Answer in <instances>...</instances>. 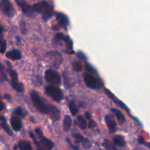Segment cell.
<instances>
[{
  "label": "cell",
  "instance_id": "6da1fadb",
  "mask_svg": "<svg viewBox=\"0 0 150 150\" xmlns=\"http://www.w3.org/2000/svg\"><path fill=\"white\" fill-rule=\"evenodd\" d=\"M34 11L38 13H42L43 15V19L45 21L48 20L52 17L54 12V6L51 3L48 1H43L41 2L37 3L33 6Z\"/></svg>",
  "mask_w": 150,
  "mask_h": 150
},
{
  "label": "cell",
  "instance_id": "7a4b0ae2",
  "mask_svg": "<svg viewBox=\"0 0 150 150\" xmlns=\"http://www.w3.org/2000/svg\"><path fill=\"white\" fill-rule=\"evenodd\" d=\"M30 95L32 103H33L34 105L37 108V109L42 114H48L49 105L45 103L43 100L38 95V92H36L35 91H32Z\"/></svg>",
  "mask_w": 150,
  "mask_h": 150
},
{
  "label": "cell",
  "instance_id": "3957f363",
  "mask_svg": "<svg viewBox=\"0 0 150 150\" xmlns=\"http://www.w3.org/2000/svg\"><path fill=\"white\" fill-rule=\"evenodd\" d=\"M46 93L57 102H59L63 99V93L61 89L55 86H48L45 88Z\"/></svg>",
  "mask_w": 150,
  "mask_h": 150
},
{
  "label": "cell",
  "instance_id": "277c9868",
  "mask_svg": "<svg viewBox=\"0 0 150 150\" xmlns=\"http://www.w3.org/2000/svg\"><path fill=\"white\" fill-rule=\"evenodd\" d=\"M45 79L51 85L59 86L61 83V77L57 71L54 70H48L45 74Z\"/></svg>",
  "mask_w": 150,
  "mask_h": 150
},
{
  "label": "cell",
  "instance_id": "5b68a950",
  "mask_svg": "<svg viewBox=\"0 0 150 150\" xmlns=\"http://www.w3.org/2000/svg\"><path fill=\"white\" fill-rule=\"evenodd\" d=\"M84 83L88 87L91 89H99L103 86V83H99L96 78L92 74H85L83 76Z\"/></svg>",
  "mask_w": 150,
  "mask_h": 150
},
{
  "label": "cell",
  "instance_id": "8992f818",
  "mask_svg": "<svg viewBox=\"0 0 150 150\" xmlns=\"http://www.w3.org/2000/svg\"><path fill=\"white\" fill-rule=\"evenodd\" d=\"M0 8L1 11L9 17H12L15 13L14 8L9 0H1L0 3Z\"/></svg>",
  "mask_w": 150,
  "mask_h": 150
},
{
  "label": "cell",
  "instance_id": "52a82bcc",
  "mask_svg": "<svg viewBox=\"0 0 150 150\" xmlns=\"http://www.w3.org/2000/svg\"><path fill=\"white\" fill-rule=\"evenodd\" d=\"M17 3L18 5L21 8V10L23 13H25L27 16H30L33 14L34 10L32 6L29 5L26 0H15Z\"/></svg>",
  "mask_w": 150,
  "mask_h": 150
},
{
  "label": "cell",
  "instance_id": "ba28073f",
  "mask_svg": "<svg viewBox=\"0 0 150 150\" xmlns=\"http://www.w3.org/2000/svg\"><path fill=\"white\" fill-rule=\"evenodd\" d=\"M105 120L110 132L111 133H114L117 130V123H116L114 117L112 115L107 114L105 117Z\"/></svg>",
  "mask_w": 150,
  "mask_h": 150
},
{
  "label": "cell",
  "instance_id": "9c48e42d",
  "mask_svg": "<svg viewBox=\"0 0 150 150\" xmlns=\"http://www.w3.org/2000/svg\"><path fill=\"white\" fill-rule=\"evenodd\" d=\"M105 94H106V95H108V97H109L110 99L114 101V103H117V105H120V106L122 108H123V109H125V111H128V112H130V110H129V108H127V105H126L124 103L122 102L121 100H119L118 98H117V97H115V95H114V94L112 93V92H110V91L108 90V89H105Z\"/></svg>",
  "mask_w": 150,
  "mask_h": 150
},
{
  "label": "cell",
  "instance_id": "30bf717a",
  "mask_svg": "<svg viewBox=\"0 0 150 150\" xmlns=\"http://www.w3.org/2000/svg\"><path fill=\"white\" fill-rule=\"evenodd\" d=\"M56 17L58 20L59 23L61 25L62 27L67 28L69 25V19L64 14L62 13H56Z\"/></svg>",
  "mask_w": 150,
  "mask_h": 150
},
{
  "label": "cell",
  "instance_id": "8fae6325",
  "mask_svg": "<svg viewBox=\"0 0 150 150\" xmlns=\"http://www.w3.org/2000/svg\"><path fill=\"white\" fill-rule=\"evenodd\" d=\"M40 139V144H39L40 148H42V149H51L54 147V144L51 141L45 139L44 136H42Z\"/></svg>",
  "mask_w": 150,
  "mask_h": 150
},
{
  "label": "cell",
  "instance_id": "7c38bea8",
  "mask_svg": "<svg viewBox=\"0 0 150 150\" xmlns=\"http://www.w3.org/2000/svg\"><path fill=\"white\" fill-rule=\"evenodd\" d=\"M6 57L8 58L9 59L13 60V61H16V60H19L21 59V54L19 51L16 49H13L12 51H8L6 54Z\"/></svg>",
  "mask_w": 150,
  "mask_h": 150
},
{
  "label": "cell",
  "instance_id": "4fadbf2b",
  "mask_svg": "<svg viewBox=\"0 0 150 150\" xmlns=\"http://www.w3.org/2000/svg\"><path fill=\"white\" fill-rule=\"evenodd\" d=\"M10 124H11L12 127L16 131H19L21 129L22 124L21 120L18 117H13L10 119Z\"/></svg>",
  "mask_w": 150,
  "mask_h": 150
},
{
  "label": "cell",
  "instance_id": "5bb4252c",
  "mask_svg": "<svg viewBox=\"0 0 150 150\" xmlns=\"http://www.w3.org/2000/svg\"><path fill=\"white\" fill-rule=\"evenodd\" d=\"M51 117L54 120H58L60 118V113L58 108H56L54 105H49V112Z\"/></svg>",
  "mask_w": 150,
  "mask_h": 150
},
{
  "label": "cell",
  "instance_id": "9a60e30c",
  "mask_svg": "<svg viewBox=\"0 0 150 150\" xmlns=\"http://www.w3.org/2000/svg\"><path fill=\"white\" fill-rule=\"evenodd\" d=\"M114 145H116L117 146H119V147H124L125 146L126 142L123 136L118 135V136H116L114 138Z\"/></svg>",
  "mask_w": 150,
  "mask_h": 150
},
{
  "label": "cell",
  "instance_id": "2e32d148",
  "mask_svg": "<svg viewBox=\"0 0 150 150\" xmlns=\"http://www.w3.org/2000/svg\"><path fill=\"white\" fill-rule=\"evenodd\" d=\"M111 111L114 114V115L116 116V117L117 118L120 124H122L125 122V117H124V115L122 114V113L118 109H116V108H111Z\"/></svg>",
  "mask_w": 150,
  "mask_h": 150
},
{
  "label": "cell",
  "instance_id": "e0dca14e",
  "mask_svg": "<svg viewBox=\"0 0 150 150\" xmlns=\"http://www.w3.org/2000/svg\"><path fill=\"white\" fill-rule=\"evenodd\" d=\"M72 125V119L69 115H65L63 123V128L64 131H69Z\"/></svg>",
  "mask_w": 150,
  "mask_h": 150
},
{
  "label": "cell",
  "instance_id": "ac0fdd59",
  "mask_svg": "<svg viewBox=\"0 0 150 150\" xmlns=\"http://www.w3.org/2000/svg\"><path fill=\"white\" fill-rule=\"evenodd\" d=\"M11 85L13 89L18 92H23L24 90V87L22 83H19L18 81H13L11 80Z\"/></svg>",
  "mask_w": 150,
  "mask_h": 150
},
{
  "label": "cell",
  "instance_id": "d6986e66",
  "mask_svg": "<svg viewBox=\"0 0 150 150\" xmlns=\"http://www.w3.org/2000/svg\"><path fill=\"white\" fill-rule=\"evenodd\" d=\"M69 108H70V112H71V114H73V116L76 115V114H78V112H79V109H78L75 102L73 100H71L69 103Z\"/></svg>",
  "mask_w": 150,
  "mask_h": 150
},
{
  "label": "cell",
  "instance_id": "ffe728a7",
  "mask_svg": "<svg viewBox=\"0 0 150 150\" xmlns=\"http://www.w3.org/2000/svg\"><path fill=\"white\" fill-rule=\"evenodd\" d=\"M19 149L23 150H31L32 149V146H31L30 143L27 142H21L19 143L18 144Z\"/></svg>",
  "mask_w": 150,
  "mask_h": 150
},
{
  "label": "cell",
  "instance_id": "44dd1931",
  "mask_svg": "<svg viewBox=\"0 0 150 150\" xmlns=\"http://www.w3.org/2000/svg\"><path fill=\"white\" fill-rule=\"evenodd\" d=\"M78 122H79V127L81 129L84 130L86 128V121L84 119V117L81 115H79L78 117Z\"/></svg>",
  "mask_w": 150,
  "mask_h": 150
},
{
  "label": "cell",
  "instance_id": "7402d4cb",
  "mask_svg": "<svg viewBox=\"0 0 150 150\" xmlns=\"http://www.w3.org/2000/svg\"><path fill=\"white\" fill-rule=\"evenodd\" d=\"M7 77H6L5 73H4V69L2 64L0 63V82H3L6 81Z\"/></svg>",
  "mask_w": 150,
  "mask_h": 150
},
{
  "label": "cell",
  "instance_id": "603a6c76",
  "mask_svg": "<svg viewBox=\"0 0 150 150\" xmlns=\"http://www.w3.org/2000/svg\"><path fill=\"white\" fill-rule=\"evenodd\" d=\"M63 40H64V42H65L67 48H68L70 50L73 49V42H72L71 39H70L68 36H64V39Z\"/></svg>",
  "mask_w": 150,
  "mask_h": 150
},
{
  "label": "cell",
  "instance_id": "cb8c5ba5",
  "mask_svg": "<svg viewBox=\"0 0 150 150\" xmlns=\"http://www.w3.org/2000/svg\"><path fill=\"white\" fill-rule=\"evenodd\" d=\"M7 48V42L4 40H0V53L4 54Z\"/></svg>",
  "mask_w": 150,
  "mask_h": 150
},
{
  "label": "cell",
  "instance_id": "d4e9b609",
  "mask_svg": "<svg viewBox=\"0 0 150 150\" xmlns=\"http://www.w3.org/2000/svg\"><path fill=\"white\" fill-rule=\"evenodd\" d=\"M85 67H86V71L89 72V73H90L91 74H96L97 73V71L95 70V69L94 68L92 65H90L89 64H88V63H86V64H85Z\"/></svg>",
  "mask_w": 150,
  "mask_h": 150
},
{
  "label": "cell",
  "instance_id": "484cf974",
  "mask_svg": "<svg viewBox=\"0 0 150 150\" xmlns=\"http://www.w3.org/2000/svg\"><path fill=\"white\" fill-rule=\"evenodd\" d=\"M1 127H2V128L4 129V130H5V131L7 132L9 135L12 136V132H11V130H10V127H9L8 125L5 122V121H3V122L1 124Z\"/></svg>",
  "mask_w": 150,
  "mask_h": 150
},
{
  "label": "cell",
  "instance_id": "4316f807",
  "mask_svg": "<svg viewBox=\"0 0 150 150\" xmlns=\"http://www.w3.org/2000/svg\"><path fill=\"white\" fill-rule=\"evenodd\" d=\"M73 68H74V70L76 71L80 72L82 70L81 64L80 62H73Z\"/></svg>",
  "mask_w": 150,
  "mask_h": 150
},
{
  "label": "cell",
  "instance_id": "83f0119b",
  "mask_svg": "<svg viewBox=\"0 0 150 150\" xmlns=\"http://www.w3.org/2000/svg\"><path fill=\"white\" fill-rule=\"evenodd\" d=\"M103 146L106 149H115V147H114V146H113V144H111V142L108 140L104 141Z\"/></svg>",
  "mask_w": 150,
  "mask_h": 150
},
{
  "label": "cell",
  "instance_id": "f1b7e54d",
  "mask_svg": "<svg viewBox=\"0 0 150 150\" xmlns=\"http://www.w3.org/2000/svg\"><path fill=\"white\" fill-rule=\"evenodd\" d=\"M74 137H75V139H76L79 142H84V143L86 144V142H88V141L86 140V139H85L84 138L81 136V135L79 134V133H76V134L74 135Z\"/></svg>",
  "mask_w": 150,
  "mask_h": 150
},
{
  "label": "cell",
  "instance_id": "f546056e",
  "mask_svg": "<svg viewBox=\"0 0 150 150\" xmlns=\"http://www.w3.org/2000/svg\"><path fill=\"white\" fill-rule=\"evenodd\" d=\"M10 76H11L12 80L18 81V75L16 71H14V70H10Z\"/></svg>",
  "mask_w": 150,
  "mask_h": 150
},
{
  "label": "cell",
  "instance_id": "4dcf8cb0",
  "mask_svg": "<svg viewBox=\"0 0 150 150\" xmlns=\"http://www.w3.org/2000/svg\"><path fill=\"white\" fill-rule=\"evenodd\" d=\"M16 114H17V115L20 116V117H24L23 113V110H22L21 108H18L16 110Z\"/></svg>",
  "mask_w": 150,
  "mask_h": 150
},
{
  "label": "cell",
  "instance_id": "1f68e13d",
  "mask_svg": "<svg viewBox=\"0 0 150 150\" xmlns=\"http://www.w3.org/2000/svg\"><path fill=\"white\" fill-rule=\"evenodd\" d=\"M56 39L57 40H62L64 39V35H63V34L62 33H57V35H56Z\"/></svg>",
  "mask_w": 150,
  "mask_h": 150
},
{
  "label": "cell",
  "instance_id": "d6a6232c",
  "mask_svg": "<svg viewBox=\"0 0 150 150\" xmlns=\"http://www.w3.org/2000/svg\"><path fill=\"white\" fill-rule=\"evenodd\" d=\"M78 55H79V57L81 59L83 60V61H86V56H85L83 53L81 52V51H79V52L78 53Z\"/></svg>",
  "mask_w": 150,
  "mask_h": 150
},
{
  "label": "cell",
  "instance_id": "836d02e7",
  "mask_svg": "<svg viewBox=\"0 0 150 150\" xmlns=\"http://www.w3.org/2000/svg\"><path fill=\"white\" fill-rule=\"evenodd\" d=\"M95 126H96V122L94 120H91L89 123V127L90 128H92V127H95Z\"/></svg>",
  "mask_w": 150,
  "mask_h": 150
},
{
  "label": "cell",
  "instance_id": "e575fe53",
  "mask_svg": "<svg viewBox=\"0 0 150 150\" xmlns=\"http://www.w3.org/2000/svg\"><path fill=\"white\" fill-rule=\"evenodd\" d=\"M85 117L86 118V120H91L92 116H91V114L89 112V111H86V112L85 113Z\"/></svg>",
  "mask_w": 150,
  "mask_h": 150
},
{
  "label": "cell",
  "instance_id": "d590c367",
  "mask_svg": "<svg viewBox=\"0 0 150 150\" xmlns=\"http://www.w3.org/2000/svg\"><path fill=\"white\" fill-rule=\"evenodd\" d=\"M139 144H144V141L143 138H142V137L139 138Z\"/></svg>",
  "mask_w": 150,
  "mask_h": 150
},
{
  "label": "cell",
  "instance_id": "8d00e7d4",
  "mask_svg": "<svg viewBox=\"0 0 150 150\" xmlns=\"http://www.w3.org/2000/svg\"><path fill=\"white\" fill-rule=\"evenodd\" d=\"M3 108H4V105L1 102H0V110H2Z\"/></svg>",
  "mask_w": 150,
  "mask_h": 150
},
{
  "label": "cell",
  "instance_id": "74e56055",
  "mask_svg": "<svg viewBox=\"0 0 150 150\" xmlns=\"http://www.w3.org/2000/svg\"><path fill=\"white\" fill-rule=\"evenodd\" d=\"M2 32H3V29H2V27H1V24H0V35L2 33Z\"/></svg>",
  "mask_w": 150,
  "mask_h": 150
},
{
  "label": "cell",
  "instance_id": "f35d334b",
  "mask_svg": "<svg viewBox=\"0 0 150 150\" xmlns=\"http://www.w3.org/2000/svg\"><path fill=\"white\" fill-rule=\"evenodd\" d=\"M0 120H2L3 121H5V119H4V117H0Z\"/></svg>",
  "mask_w": 150,
  "mask_h": 150
}]
</instances>
